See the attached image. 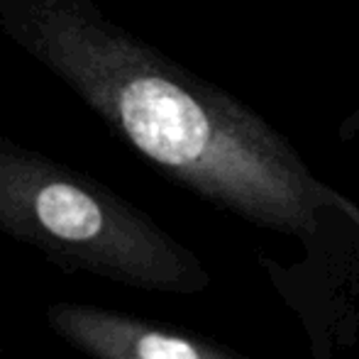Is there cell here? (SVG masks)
<instances>
[{
    "label": "cell",
    "mask_w": 359,
    "mask_h": 359,
    "mask_svg": "<svg viewBox=\"0 0 359 359\" xmlns=\"http://www.w3.org/2000/svg\"><path fill=\"white\" fill-rule=\"evenodd\" d=\"M0 32L140 156L205 198L291 227L340 201L247 105L125 29L95 0H0Z\"/></svg>",
    "instance_id": "obj_1"
},
{
    "label": "cell",
    "mask_w": 359,
    "mask_h": 359,
    "mask_svg": "<svg viewBox=\"0 0 359 359\" xmlns=\"http://www.w3.org/2000/svg\"><path fill=\"white\" fill-rule=\"evenodd\" d=\"M0 232L54 266L133 288L189 291L191 255L98 179L0 135Z\"/></svg>",
    "instance_id": "obj_2"
},
{
    "label": "cell",
    "mask_w": 359,
    "mask_h": 359,
    "mask_svg": "<svg viewBox=\"0 0 359 359\" xmlns=\"http://www.w3.org/2000/svg\"><path fill=\"white\" fill-rule=\"evenodd\" d=\"M44 320L59 340L88 359H222L184 335L90 303H49Z\"/></svg>",
    "instance_id": "obj_3"
}]
</instances>
